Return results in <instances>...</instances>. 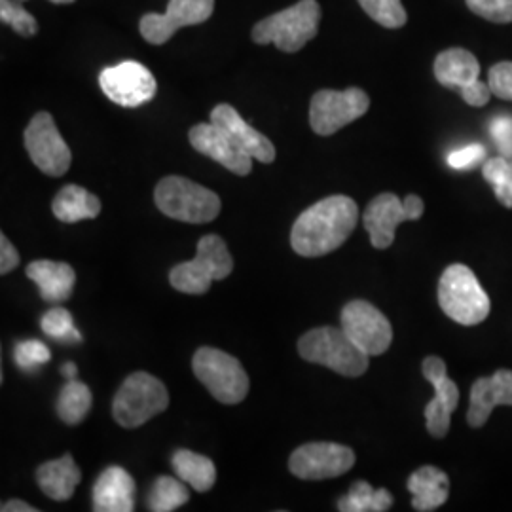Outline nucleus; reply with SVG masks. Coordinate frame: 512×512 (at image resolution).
Segmentation results:
<instances>
[{"label":"nucleus","instance_id":"obj_1","mask_svg":"<svg viewBox=\"0 0 512 512\" xmlns=\"http://www.w3.org/2000/svg\"><path fill=\"white\" fill-rule=\"evenodd\" d=\"M359 222L357 203L348 196H329L306 209L291 232L294 253L306 258L325 256L342 247Z\"/></svg>","mask_w":512,"mask_h":512},{"label":"nucleus","instance_id":"obj_2","mask_svg":"<svg viewBox=\"0 0 512 512\" xmlns=\"http://www.w3.org/2000/svg\"><path fill=\"white\" fill-rule=\"evenodd\" d=\"M321 6L317 0H300L291 8L258 21L253 29L256 44H275L281 52H300L311 38L317 37Z\"/></svg>","mask_w":512,"mask_h":512},{"label":"nucleus","instance_id":"obj_3","mask_svg":"<svg viewBox=\"0 0 512 512\" xmlns=\"http://www.w3.org/2000/svg\"><path fill=\"white\" fill-rule=\"evenodd\" d=\"M298 353L304 361L327 366L346 378L363 376L370 359V355L355 346L344 330L334 327H319L306 332L298 340Z\"/></svg>","mask_w":512,"mask_h":512},{"label":"nucleus","instance_id":"obj_4","mask_svg":"<svg viewBox=\"0 0 512 512\" xmlns=\"http://www.w3.org/2000/svg\"><path fill=\"white\" fill-rule=\"evenodd\" d=\"M156 207L169 219L205 224L219 217L222 202L219 196L184 177H165L154 190Z\"/></svg>","mask_w":512,"mask_h":512},{"label":"nucleus","instance_id":"obj_5","mask_svg":"<svg viewBox=\"0 0 512 512\" xmlns=\"http://www.w3.org/2000/svg\"><path fill=\"white\" fill-rule=\"evenodd\" d=\"M439 304L452 321L465 327L482 323L492 310L488 294L465 264H452L444 270L439 281Z\"/></svg>","mask_w":512,"mask_h":512},{"label":"nucleus","instance_id":"obj_6","mask_svg":"<svg viewBox=\"0 0 512 512\" xmlns=\"http://www.w3.org/2000/svg\"><path fill=\"white\" fill-rule=\"evenodd\" d=\"M234 270V258L226 241L209 234L198 241V253L194 260L175 266L169 274L173 289L184 294H205L213 281H222Z\"/></svg>","mask_w":512,"mask_h":512},{"label":"nucleus","instance_id":"obj_7","mask_svg":"<svg viewBox=\"0 0 512 512\" xmlns=\"http://www.w3.org/2000/svg\"><path fill=\"white\" fill-rule=\"evenodd\" d=\"M169 406L165 385L148 372H133L120 385L112 401V416L118 425L135 429L145 425Z\"/></svg>","mask_w":512,"mask_h":512},{"label":"nucleus","instance_id":"obj_8","mask_svg":"<svg viewBox=\"0 0 512 512\" xmlns=\"http://www.w3.org/2000/svg\"><path fill=\"white\" fill-rule=\"evenodd\" d=\"M192 368L196 378L222 404H239L249 393V376L236 357L215 348L194 353Z\"/></svg>","mask_w":512,"mask_h":512},{"label":"nucleus","instance_id":"obj_9","mask_svg":"<svg viewBox=\"0 0 512 512\" xmlns=\"http://www.w3.org/2000/svg\"><path fill=\"white\" fill-rule=\"evenodd\" d=\"M370 99L361 88L344 92L321 90L311 97L310 126L317 135L329 137L365 116Z\"/></svg>","mask_w":512,"mask_h":512},{"label":"nucleus","instance_id":"obj_10","mask_svg":"<svg viewBox=\"0 0 512 512\" xmlns=\"http://www.w3.org/2000/svg\"><path fill=\"white\" fill-rule=\"evenodd\" d=\"M423 200L420 196H406L401 200L399 196L385 192L376 196L368 203L363 224L370 236V243L376 249H387L395 241V230L399 224L406 220H420L423 215Z\"/></svg>","mask_w":512,"mask_h":512},{"label":"nucleus","instance_id":"obj_11","mask_svg":"<svg viewBox=\"0 0 512 512\" xmlns=\"http://www.w3.org/2000/svg\"><path fill=\"white\" fill-rule=\"evenodd\" d=\"M25 148L38 169L50 177H63L71 162V148L61 137L52 114L38 112L25 129Z\"/></svg>","mask_w":512,"mask_h":512},{"label":"nucleus","instance_id":"obj_12","mask_svg":"<svg viewBox=\"0 0 512 512\" xmlns=\"http://www.w3.org/2000/svg\"><path fill=\"white\" fill-rule=\"evenodd\" d=\"M340 321L342 330L353 340V344L370 357L382 355L393 342V329L389 319L366 300H353L346 304Z\"/></svg>","mask_w":512,"mask_h":512},{"label":"nucleus","instance_id":"obj_13","mask_svg":"<svg viewBox=\"0 0 512 512\" xmlns=\"http://www.w3.org/2000/svg\"><path fill=\"white\" fill-rule=\"evenodd\" d=\"M355 465V452L336 442H308L296 448L289 469L302 480H325L348 473Z\"/></svg>","mask_w":512,"mask_h":512},{"label":"nucleus","instance_id":"obj_14","mask_svg":"<svg viewBox=\"0 0 512 512\" xmlns=\"http://www.w3.org/2000/svg\"><path fill=\"white\" fill-rule=\"evenodd\" d=\"M99 84L112 103L126 109L141 107L156 95L154 76L137 61H124L103 69Z\"/></svg>","mask_w":512,"mask_h":512},{"label":"nucleus","instance_id":"obj_15","mask_svg":"<svg viewBox=\"0 0 512 512\" xmlns=\"http://www.w3.org/2000/svg\"><path fill=\"white\" fill-rule=\"evenodd\" d=\"M215 10V0H169L165 14H145L139 31L154 46H162L181 27L198 25L211 18Z\"/></svg>","mask_w":512,"mask_h":512},{"label":"nucleus","instance_id":"obj_16","mask_svg":"<svg viewBox=\"0 0 512 512\" xmlns=\"http://www.w3.org/2000/svg\"><path fill=\"white\" fill-rule=\"evenodd\" d=\"M427 382L435 387V399L425 406L427 431L435 439H444L450 431V420L459 404V389L446 374V363L440 357H427L421 365Z\"/></svg>","mask_w":512,"mask_h":512},{"label":"nucleus","instance_id":"obj_17","mask_svg":"<svg viewBox=\"0 0 512 512\" xmlns=\"http://www.w3.org/2000/svg\"><path fill=\"white\" fill-rule=\"evenodd\" d=\"M190 145L200 154L219 162L228 171L245 177L253 171V156L239 147L238 141L217 124H198L188 133Z\"/></svg>","mask_w":512,"mask_h":512},{"label":"nucleus","instance_id":"obj_18","mask_svg":"<svg viewBox=\"0 0 512 512\" xmlns=\"http://www.w3.org/2000/svg\"><path fill=\"white\" fill-rule=\"evenodd\" d=\"M512 406V370H497L490 378H480L471 387V404L467 421L471 427H482L492 416L495 406Z\"/></svg>","mask_w":512,"mask_h":512},{"label":"nucleus","instance_id":"obj_19","mask_svg":"<svg viewBox=\"0 0 512 512\" xmlns=\"http://www.w3.org/2000/svg\"><path fill=\"white\" fill-rule=\"evenodd\" d=\"M211 122L217 124L220 128L226 129L238 141L239 147L253 156V160H258L262 164H272L274 162V143L266 135H262L260 131L251 128L232 105H226V103L217 105L211 112Z\"/></svg>","mask_w":512,"mask_h":512},{"label":"nucleus","instance_id":"obj_20","mask_svg":"<svg viewBox=\"0 0 512 512\" xmlns=\"http://www.w3.org/2000/svg\"><path fill=\"white\" fill-rule=\"evenodd\" d=\"M93 511H135V480L131 478L126 469L112 465L95 480Z\"/></svg>","mask_w":512,"mask_h":512},{"label":"nucleus","instance_id":"obj_21","mask_svg":"<svg viewBox=\"0 0 512 512\" xmlns=\"http://www.w3.org/2000/svg\"><path fill=\"white\" fill-rule=\"evenodd\" d=\"M27 277L37 285L40 296L52 304L69 300L76 283L73 268L65 262H54V260L31 262L27 266Z\"/></svg>","mask_w":512,"mask_h":512},{"label":"nucleus","instance_id":"obj_22","mask_svg":"<svg viewBox=\"0 0 512 512\" xmlns=\"http://www.w3.org/2000/svg\"><path fill=\"white\" fill-rule=\"evenodd\" d=\"M435 76L444 88L461 92L480 80V63L469 50L450 48L437 55Z\"/></svg>","mask_w":512,"mask_h":512},{"label":"nucleus","instance_id":"obj_23","mask_svg":"<svg viewBox=\"0 0 512 512\" xmlns=\"http://www.w3.org/2000/svg\"><path fill=\"white\" fill-rule=\"evenodd\" d=\"M408 492L412 494V507L416 511H437L448 501L450 480L444 471L425 465L408 478Z\"/></svg>","mask_w":512,"mask_h":512},{"label":"nucleus","instance_id":"obj_24","mask_svg":"<svg viewBox=\"0 0 512 512\" xmlns=\"http://www.w3.org/2000/svg\"><path fill=\"white\" fill-rule=\"evenodd\" d=\"M80 480H82V473L74 463L71 454L48 461L37 469L38 488L52 501H69Z\"/></svg>","mask_w":512,"mask_h":512},{"label":"nucleus","instance_id":"obj_25","mask_svg":"<svg viewBox=\"0 0 512 512\" xmlns=\"http://www.w3.org/2000/svg\"><path fill=\"white\" fill-rule=\"evenodd\" d=\"M52 213L61 222H80L95 219L101 213V200L78 184H67L57 192L52 202Z\"/></svg>","mask_w":512,"mask_h":512},{"label":"nucleus","instance_id":"obj_26","mask_svg":"<svg viewBox=\"0 0 512 512\" xmlns=\"http://www.w3.org/2000/svg\"><path fill=\"white\" fill-rule=\"evenodd\" d=\"M175 475L196 492H209L217 482V467L211 459L192 450H177L171 459Z\"/></svg>","mask_w":512,"mask_h":512},{"label":"nucleus","instance_id":"obj_27","mask_svg":"<svg viewBox=\"0 0 512 512\" xmlns=\"http://www.w3.org/2000/svg\"><path fill=\"white\" fill-rule=\"evenodd\" d=\"M92 403L90 387L74 378V380H67V384L63 385L55 408H57V416L67 425H78L86 420Z\"/></svg>","mask_w":512,"mask_h":512},{"label":"nucleus","instance_id":"obj_28","mask_svg":"<svg viewBox=\"0 0 512 512\" xmlns=\"http://www.w3.org/2000/svg\"><path fill=\"white\" fill-rule=\"evenodd\" d=\"M393 507V495L384 488L374 490L365 480H357L349 494L338 501L342 512H384Z\"/></svg>","mask_w":512,"mask_h":512},{"label":"nucleus","instance_id":"obj_29","mask_svg":"<svg viewBox=\"0 0 512 512\" xmlns=\"http://www.w3.org/2000/svg\"><path fill=\"white\" fill-rule=\"evenodd\" d=\"M190 494L183 484V480L173 476H160L154 480L150 494H148V509L152 512H171L181 509L188 503Z\"/></svg>","mask_w":512,"mask_h":512},{"label":"nucleus","instance_id":"obj_30","mask_svg":"<svg viewBox=\"0 0 512 512\" xmlns=\"http://www.w3.org/2000/svg\"><path fill=\"white\" fill-rule=\"evenodd\" d=\"M482 175L492 184L497 200L512 209V158L499 156L484 162Z\"/></svg>","mask_w":512,"mask_h":512},{"label":"nucleus","instance_id":"obj_31","mask_svg":"<svg viewBox=\"0 0 512 512\" xmlns=\"http://www.w3.org/2000/svg\"><path fill=\"white\" fill-rule=\"evenodd\" d=\"M359 4L368 14V18L374 19L387 29H399L408 21L403 0H359Z\"/></svg>","mask_w":512,"mask_h":512},{"label":"nucleus","instance_id":"obj_32","mask_svg":"<svg viewBox=\"0 0 512 512\" xmlns=\"http://www.w3.org/2000/svg\"><path fill=\"white\" fill-rule=\"evenodd\" d=\"M40 327L44 334H48L54 340H82V334L74 327L73 315L65 308H52L46 311L40 319Z\"/></svg>","mask_w":512,"mask_h":512},{"label":"nucleus","instance_id":"obj_33","mask_svg":"<svg viewBox=\"0 0 512 512\" xmlns=\"http://www.w3.org/2000/svg\"><path fill=\"white\" fill-rule=\"evenodd\" d=\"M0 19L2 23L10 25L19 37H35L38 33L37 19L16 0H0Z\"/></svg>","mask_w":512,"mask_h":512},{"label":"nucleus","instance_id":"obj_34","mask_svg":"<svg viewBox=\"0 0 512 512\" xmlns=\"http://www.w3.org/2000/svg\"><path fill=\"white\" fill-rule=\"evenodd\" d=\"M52 353L50 348L40 342V340H25V342H19L14 351V359H16V365L21 370H33L37 366L46 365L50 361Z\"/></svg>","mask_w":512,"mask_h":512},{"label":"nucleus","instance_id":"obj_35","mask_svg":"<svg viewBox=\"0 0 512 512\" xmlns=\"http://www.w3.org/2000/svg\"><path fill=\"white\" fill-rule=\"evenodd\" d=\"M471 12L494 23H512V0H467Z\"/></svg>","mask_w":512,"mask_h":512},{"label":"nucleus","instance_id":"obj_36","mask_svg":"<svg viewBox=\"0 0 512 512\" xmlns=\"http://www.w3.org/2000/svg\"><path fill=\"white\" fill-rule=\"evenodd\" d=\"M488 84L495 97L512 101V61H501L490 69Z\"/></svg>","mask_w":512,"mask_h":512},{"label":"nucleus","instance_id":"obj_37","mask_svg":"<svg viewBox=\"0 0 512 512\" xmlns=\"http://www.w3.org/2000/svg\"><path fill=\"white\" fill-rule=\"evenodd\" d=\"M484 160H486V148L482 145L459 148L448 156V164L454 169H473L475 165L482 164Z\"/></svg>","mask_w":512,"mask_h":512},{"label":"nucleus","instance_id":"obj_38","mask_svg":"<svg viewBox=\"0 0 512 512\" xmlns=\"http://www.w3.org/2000/svg\"><path fill=\"white\" fill-rule=\"evenodd\" d=\"M490 129L499 152L507 158H512V116L495 118Z\"/></svg>","mask_w":512,"mask_h":512},{"label":"nucleus","instance_id":"obj_39","mask_svg":"<svg viewBox=\"0 0 512 512\" xmlns=\"http://www.w3.org/2000/svg\"><path fill=\"white\" fill-rule=\"evenodd\" d=\"M459 95H461L463 101H465L467 105H471V107H484V105H488V101H490V97H492L494 93L490 90V84H486V82H482V80H476L475 84H471L469 88L461 90Z\"/></svg>","mask_w":512,"mask_h":512},{"label":"nucleus","instance_id":"obj_40","mask_svg":"<svg viewBox=\"0 0 512 512\" xmlns=\"http://www.w3.org/2000/svg\"><path fill=\"white\" fill-rule=\"evenodd\" d=\"M19 255L16 247L12 245V241L6 238L4 234L0 236V274L6 275L12 272L14 268H18Z\"/></svg>","mask_w":512,"mask_h":512},{"label":"nucleus","instance_id":"obj_41","mask_svg":"<svg viewBox=\"0 0 512 512\" xmlns=\"http://www.w3.org/2000/svg\"><path fill=\"white\" fill-rule=\"evenodd\" d=\"M2 512H37V509L31 507V505L25 503V501L12 499V501H6V503L2 505Z\"/></svg>","mask_w":512,"mask_h":512},{"label":"nucleus","instance_id":"obj_42","mask_svg":"<svg viewBox=\"0 0 512 512\" xmlns=\"http://www.w3.org/2000/svg\"><path fill=\"white\" fill-rule=\"evenodd\" d=\"M61 372H63V376H65L67 380H74V378H76V374H78V370H76V365H74V363H65L63 368H61Z\"/></svg>","mask_w":512,"mask_h":512},{"label":"nucleus","instance_id":"obj_43","mask_svg":"<svg viewBox=\"0 0 512 512\" xmlns=\"http://www.w3.org/2000/svg\"><path fill=\"white\" fill-rule=\"evenodd\" d=\"M50 2H54V4H71L74 0H50Z\"/></svg>","mask_w":512,"mask_h":512},{"label":"nucleus","instance_id":"obj_44","mask_svg":"<svg viewBox=\"0 0 512 512\" xmlns=\"http://www.w3.org/2000/svg\"><path fill=\"white\" fill-rule=\"evenodd\" d=\"M23 2H25V0H23Z\"/></svg>","mask_w":512,"mask_h":512}]
</instances>
